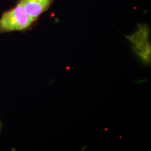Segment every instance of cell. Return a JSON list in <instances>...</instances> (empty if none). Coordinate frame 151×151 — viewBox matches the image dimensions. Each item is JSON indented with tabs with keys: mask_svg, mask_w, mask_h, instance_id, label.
I'll use <instances>...</instances> for the list:
<instances>
[{
	"mask_svg": "<svg viewBox=\"0 0 151 151\" xmlns=\"http://www.w3.org/2000/svg\"><path fill=\"white\" fill-rule=\"evenodd\" d=\"M52 0H21L19 4L27 15L34 20L37 19L50 5Z\"/></svg>",
	"mask_w": 151,
	"mask_h": 151,
	"instance_id": "7a4b0ae2",
	"label": "cell"
},
{
	"mask_svg": "<svg viewBox=\"0 0 151 151\" xmlns=\"http://www.w3.org/2000/svg\"><path fill=\"white\" fill-rule=\"evenodd\" d=\"M34 20L27 15L20 4L5 12L0 19V31L22 30L30 25Z\"/></svg>",
	"mask_w": 151,
	"mask_h": 151,
	"instance_id": "6da1fadb",
	"label": "cell"
}]
</instances>
